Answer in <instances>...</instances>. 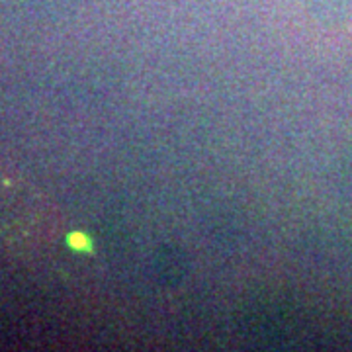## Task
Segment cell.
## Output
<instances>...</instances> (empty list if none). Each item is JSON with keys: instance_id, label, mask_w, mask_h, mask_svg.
<instances>
[{"instance_id": "6da1fadb", "label": "cell", "mask_w": 352, "mask_h": 352, "mask_svg": "<svg viewBox=\"0 0 352 352\" xmlns=\"http://www.w3.org/2000/svg\"><path fill=\"white\" fill-rule=\"evenodd\" d=\"M67 245L73 249V251L88 252L90 251V239H88L85 233H71L67 237Z\"/></svg>"}]
</instances>
